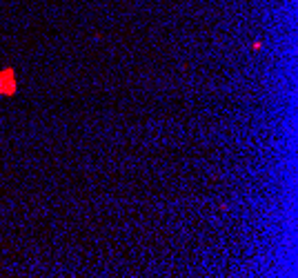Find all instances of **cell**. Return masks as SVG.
<instances>
[{
    "label": "cell",
    "mask_w": 298,
    "mask_h": 278,
    "mask_svg": "<svg viewBox=\"0 0 298 278\" xmlns=\"http://www.w3.org/2000/svg\"><path fill=\"white\" fill-rule=\"evenodd\" d=\"M0 94H2V74H0Z\"/></svg>",
    "instance_id": "7a4b0ae2"
},
{
    "label": "cell",
    "mask_w": 298,
    "mask_h": 278,
    "mask_svg": "<svg viewBox=\"0 0 298 278\" xmlns=\"http://www.w3.org/2000/svg\"><path fill=\"white\" fill-rule=\"evenodd\" d=\"M13 91H16L13 72H11V69H4V72H2V94L4 96H13Z\"/></svg>",
    "instance_id": "6da1fadb"
}]
</instances>
